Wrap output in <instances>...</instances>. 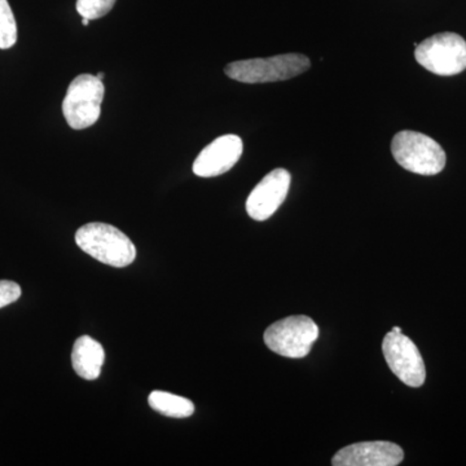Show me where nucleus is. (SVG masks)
<instances>
[{
  "label": "nucleus",
  "instance_id": "obj_16",
  "mask_svg": "<svg viewBox=\"0 0 466 466\" xmlns=\"http://www.w3.org/2000/svg\"><path fill=\"white\" fill-rule=\"evenodd\" d=\"M392 332H395V333H401V329L400 327H392Z\"/></svg>",
  "mask_w": 466,
  "mask_h": 466
},
{
  "label": "nucleus",
  "instance_id": "obj_12",
  "mask_svg": "<svg viewBox=\"0 0 466 466\" xmlns=\"http://www.w3.org/2000/svg\"><path fill=\"white\" fill-rule=\"evenodd\" d=\"M149 407L161 415L171 419H187L195 413V404L187 398L167 391H152L148 398Z\"/></svg>",
  "mask_w": 466,
  "mask_h": 466
},
{
  "label": "nucleus",
  "instance_id": "obj_18",
  "mask_svg": "<svg viewBox=\"0 0 466 466\" xmlns=\"http://www.w3.org/2000/svg\"><path fill=\"white\" fill-rule=\"evenodd\" d=\"M96 76L100 81H104V73H97Z\"/></svg>",
  "mask_w": 466,
  "mask_h": 466
},
{
  "label": "nucleus",
  "instance_id": "obj_11",
  "mask_svg": "<svg viewBox=\"0 0 466 466\" xmlns=\"http://www.w3.org/2000/svg\"><path fill=\"white\" fill-rule=\"evenodd\" d=\"M72 363L76 375L81 379L88 381L96 380L106 363L103 345L90 336L79 337L73 348Z\"/></svg>",
  "mask_w": 466,
  "mask_h": 466
},
{
  "label": "nucleus",
  "instance_id": "obj_13",
  "mask_svg": "<svg viewBox=\"0 0 466 466\" xmlns=\"http://www.w3.org/2000/svg\"><path fill=\"white\" fill-rule=\"evenodd\" d=\"M17 42V24L8 0H0V50H8Z\"/></svg>",
  "mask_w": 466,
  "mask_h": 466
},
{
  "label": "nucleus",
  "instance_id": "obj_9",
  "mask_svg": "<svg viewBox=\"0 0 466 466\" xmlns=\"http://www.w3.org/2000/svg\"><path fill=\"white\" fill-rule=\"evenodd\" d=\"M404 459L400 446L391 441H361L343 447L333 456L334 466H397Z\"/></svg>",
  "mask_w": 466,
  "mask_h": 466
},
{
  "label": "nucleus",
  "instance_id": "obj_15",
  "mask_svg": "<svg viewBox=\"0 0 466 466\" xmlns=\"http://www.w3.org/2000/svg\"><path fill=\"white\" fill-rule=\"evenodd\" d=\"M20 285L15 281L0 280V309L7 308L16 302L21 297Z\"/></svg>",
  "mask_w": 466,
  "mask_h": 466
},
{
  "label": "nucleus",
  "instance_id": "obj_14",
  "mask_svg": "<svg viewBox=\"0 0 466 466\" xmlns=\"http://www.w3.org/2000/svg\"><path fill=\"white\" fill-rule=\"evenodd\" d=\"M116 0H76V12L88 20H97L108 15Z\"/></svg>",
  "mask_w": 466,
  "mask_h": 466
},
{
  "label": "nucleus",
  "instance_id": "obj_10",
  "mask_svg": "<svg viewBox=\"0 0 466 466\" xmlns=\"http://www.w3.org/2000/svg\"><path fill=\"white\" fill-rule=\"evenodd\" d=\"M242 140L238 135H223L201 150L193 164V173L214 177L231 170L242 155Z\"/></svg>",
  "mask_w": 466,
  "mask_h": 466
},
{
  "label": "nucleus",
  "instance_id": "obj_3",
  "mask_svg": "<svg viewBox=\"0 0 466 466\" xmlns=\"http://www.w3.org/2000/svg\"><path fill=\"white\" fill-rule=\"evenodd\" d=\"M391 153L395 161L410 173L431 177L440 174L446 167V152L440 144L428 135L416 131H400L395 135Z\"/></svg>",
  "mask_w": 466,
  "mask_h": 466
},
{
  "label": "nucleus",
  "instance_id": "obj_6",
  "mask_svg": "<svg viewBox=\"0 0 466 466\" xmlns=\"http://www.w3.org/2000/svg\"><path fill=\"white\" fill-rule=\"evenodd\" d=\"M104 94L106 87L96 76L81 75L73 79L63 103L67 125L75 130H85L96 124Z\"/></svg>",
  "mask_w": 466,
  "mask_h": 466
},
{
  "label": "nucleus",
  "instance_id": "obj_8",
  "mask_svg": "<svg viewBox=\"0 0 466 466\" xmlns=\"http://www.w3.org/2000/svg\"><path fill=\"white\" fill-rule=\"evenodd\" d=\"M291 177L285 168H275L267 174L251 191L247 200V211L251 219H268L283 205L289 192Z\"/></svg>",
  "mask_w": 466,
  "mask_h": 466
},
{
  "label": "nucleus",
  "instance_id": "obj_1",
  "mask_svg": "<svg viewBox=\"0 0 466 466\" xmlns=\"http://www.w3.org/2000/svg\"><path fill=\"white\" fill-rule=\"evenodd\" d=\"M79 249L103 265L124 268L137 258L134 242L116 227L106 223H88L76 233Z\"/></svg>",
  "mask_w": 466,
  "mask_h": 466
},
{
  "label": "nucleus",
  "instance_id": "obj_17",
  "mask_svg": "<svg viewBox=\"0 0 466 466\" xmlns=\"http://www.w3.org/2000/svg\"><path fill=\"white\" fill-rule=\"evenodd\" d=\"M88 23H90V20L88 18H85L82 20V24H84L85 26H88Z\"/></svg>",
  "mask_w": 466,
  "mask_h": 466
},
{
  "label": "nucleus",
  "instance_id": "obj_7",
  "mask_svg": "<svg viewBox=\"0 0 466 466\" xmlns=\"http://www.w3.org/2000/svg\"><path fill=\"white\" fill-rule=\"evenodd\" d=\"M386 363L401 382L420 388L426 380L425 363L415 343L401 333L389 332L382 342Z\"/></svg>",
  "mask_w": 466,
  "mask_h": 466
},
{
  "label": "nucleus",
  "instance_id": "obj_4",
  "mask_svg": "<svg viewBox=\"0 0 466 466\" xmlns=\"http://www.w3.org/2000/svg\"><path fill=\"white\" fill-rule=\"evenodd\" d=\"M417 63L435 76H458L466 69V42L456 33H440L417 45Z\"/></svg>",
  "mask_w": 466,
  "mask_h": 466
},
{
  "label": "nucleus",
  "instance_id": "obj_2",
  "mask_svg": "<svg viewBox=\"0 0 466 466\" xmlns=\"http://www.w3.org/2000/svg\"><path fill=\"white\" fill-rule=\"evenodd\" d=\"M309 66L311 63L305 55L284 54L274 57L235 61L225 67V73L241 84H271L296 78L308 72Z\"/></svg>",
  "mask_w": 466,
  "mask_h": 466
},
{
  "label": "nucleus",
  "instance_id": "obj_5",
  "mask_svg": "<svg viewBox=\"0 0 466 466\" xmlns=\"http://www.w3.org/2000/svg\"><path fill=\"white\" fill-rule=\"evenodd\" d=\"M319 337V327L311 318L294 315L269 325L265 332L267 348L281 357H308Z\"/></svg>",
  "mask_w": 466,
  "mask_h": 466
}]
</instances>
